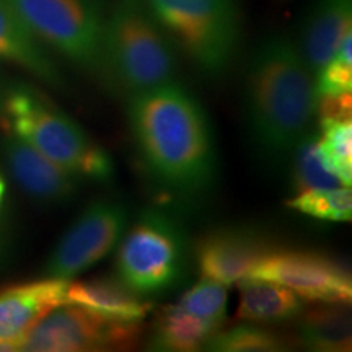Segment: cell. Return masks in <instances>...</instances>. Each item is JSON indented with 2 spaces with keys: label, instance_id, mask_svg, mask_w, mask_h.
Returning a JSON list of instances; mask_svg holds the SVG:
<instances>
[{
  "label": "cell",
  "instance_id": "obj_20",
  "mask_svg": "<svg viewBox=\"0 0 352 352\" xmlns=\"http://www.w3.org/2000/svg\"><path fill=\"white\" fill-rule=\"evenodd\" d=\"M290 157H292V186L296 192L307 189L344 186L324 162L318 144V134H314L311 131L308 132L294 148Z\"/></svg>",
  "mask_w": 352,
  "mask_h": 352
},
{
  "label": "cell",
  "instance_id": "obj_15",
  "mask_svg": "<svg viewBox=\"0 0 352 352\" xmlns=\"http://www.w3.org/2000/svg\"><path fill=\"white\" fill-rule=\"evenodd\" d=\"M65 303L83 307L107 320L135 324L144 321L152 308L147 298L111 276L69 284Z\"/></svg>",
  "mask_w": 352,
  "mask_h": 352
},
{
  "label": "cell",
  "instance_id": "obj_18",
  "mask_svg": "<svg viewBox=\"0 0 352 352\" xmlns=\"http://www.w3.org/2000/svg\"><path fill=\"white\" fill-rule=\"evenodd\" d=\"M217 331L208 321L196 318L178 303H173L162 308L157 315L148 347L165 352L199 351Z\"/></svg>",
  "mask_w": 352,
  "mask_h": 352
},
{
  "label": "cell",
  "instance_id": "obj_26",
  "mask_svg": "<svg viewBox=\"0 0 352 352\" xmlns=\"http://www.w3.org/2000/svg\"><path fill=\"white\" fill-rule=\"evenodd\" d=\"M352 100L349 94L328 95L316 98L315 113L318 114L320 120H338V121H351Z\"/></svg>",
  "mask_w": 352,
  "mask_h": 352
},
{
  "label": "cell",
  "instance_id": "obj_4",
  "mask_svg": "<svg viewBox=\"0 0 352 352\" xmlns=\"http://www.w3.org/2000/svg\"><path fill=\"white\" fill-rule=\"evenodd\" d=\"M0 126L78 179L107 183L113 178V160L108 153L32 85L8 87Z\"/></svg>",
  "mask_w": 352,
  "mask_h": 352
},
{
  "label": "cell",
  "instance_id": "obj_27",
  "mask_svg": "<svg viewBox=\"0 0 352 352\" xmlns=\"http://www.w3.org/2000/svg\"><path fill=\"white\" fill-rule=\"evenodd\" d=\"M8 87H10V83L7 82V78H6V76H3V72H2V69H0V114H2L3 103H6Z\"/></svg>",
  "mask_w": 352,
  "mask_h": 352
},
{
  "label": "cell",
  "instance_id": "obj_23",
  "mask_svg": "<svg viewBox=\"0 0 352 352\" xmlns=\"http://www.w3.org/2000/svg\"><path fill=\"white\" fill-rule=\"evenodd\" d=\"M285 341L276 331L240 324L228 331H217L206 342V349L217 352H272L283 351Z\"/></svg>",
  "mask_w": 352,
  "mask_h": 352
},
{
  "label": "cell",
  "instance_id": "obj_6",
  "mask_svg": "<svg viewBox=\"0 0 352 352\" xmlns=\"http://www.w3.org/2000/svg\"><path fill=\"white\" fill-rule=\"evenodd\" d=\"M176 50L202 72L220 76L235 57L240 36L235 0H142Z\"/></svg>",
  "mask_w": 352,
  "mask_h": 352
},
{
  "label": "cell",
  "instance_id": "obj_5",
  "mask_svg": "<svg viewBox=\"0 0 352 352\" xmlns=\"http://www.w3.org/2000/svg\"><path fill=\"white\" fill-rule=\"evenodd\" d=\"M189 272V243L178 219L148 209L124 232L116 253V274L142 297L179 287Z\"/></svg>",
  "mask_w": 352,
  "mask_h": 352
},
{
  "label": "cell",
  "instance_id": "obj_8",
  "mask_svg": "<svg viewBox=\"0 0 352 352\" xmlns=\"http://www.w3.org/2000/svg\"><path fill=\"white\" fill-rule=\"evenodd\" d=\"M139 324L120 323L74 305L60 303L25 334L20 351L80 352L122 349L134 344Z\"/></svg>",
  "mask_w": 352,
  "mask_h": 352
},
{
  "label": "cell",
  "instance_id": "obj_25",
  "mask_svg": "<svg viewBox=\"0 0 352 352\" xmlns=\"http://www.w3.org/2000/svg\"><path fill=\"white\" fill-rule=\"evenodd\" d=\"M314 87L316 98L352 90V32L346 34L334 56L315 74Z\"/></svg>",
  "mask_w": 352,
  "mask_h": 352
},
{
  "label": "cell",
  "instance_id": "obj_21",
  "mask_svg": "<svg viewBox=\"0 0 352 352\" xmlns=\"http://www.w3.org/2000/svg\"><path fill=\"white\" fill-rule=\"evenodd\" d=\"M287 206L296 212L328 222H349L352 219V192L347 186L307 189L289 199Z\"/></svg>",
  "mask_w": 352,
  "mask_h": 352
},
{
  "label": "cell",
  "instance_id": "obj_19",
  "mask_svg": "<svg viewBox=\"0 0 352 352\" xmlns=\"http://www.w3.org/2000/svg\"><path fill=\"white\" fill-rule=\"evenodd\" d=\"M349 303H327L300 311L298 336L314 351H346L351 347Z\"/></svg>",
  "mask_w": 352,
  "mask_h": 352
},
{
  "label": "cell",
  "instance_id": "obj_12",
  "mask_svg": "<svg viewBox=\"0 0 352 352\" xmlns=\"http://www.w3.org/2000/svg\"><path fill=\"white\" fill-rule=\"evenodd\" d=\"M0 151L13 179L34 201L59 204L77 192L80 179L76 175L10 132H3Z\"/></svg>",
  "mask_w": 352,
  "mask_h": 352
},
{
  "label": "cell",
  "instance_id": "obj_13",
  "mask_svg": "<svg viewBox=\"0 0 352 352\" xmlns=\"http://www.w3.org/2000/svg\"><path fill=\"white\" fill-rule=\"evenodd\" d=\"M69 283L47 277L43 280L12 285L0 292V341H23L52 308L65 303Z\"/></svg>",
  "mask_w": 352,
  "mask_h": 352
},
{
  "label": "cell",
  "instance_id": "obj_9",
  "mask_svg": "<svg viewBox=\"0 0 352 352\" xmlns=\"http://www.w3.org/2000/svg\"><path fill=\"white\" fill-rule=\"evenodd\" d=\"M127 227V210L121 202H91L59 240L47 259V277L69 280L101 261L120 243Z\"/></svg>",
  "mask_w": 352,
  "mask_h": 352
},
{
  "label": "cell",
  "instance_id": "obj_16",
  "mask_svg": "<svg viewBox=\"0 0 352 352\" xmlns=\"http://www.w3.org/2000/svg\"><path fill=\"white\" fill-rule=\"evenodd\" d=\"M0 60L19 65L51 87L64 85L51 51L33 36L7 0H0Z\"/></svg>",
  "mask_w": 352,
  "mask_h": 352
},
{
  "label": "cell",
  "instance_id": "obj_11",
  "mask_svg": "<svg viewBox=\"0 0 352 352\" xmlns=\"http://www.w3.org/2000/svg\"><path fill=\"white\" fill-rule=\"evenodd\" d=\"M271 250L266 236L254 228L223 227L199 241L196 261L202 277L228 287L243 280Z\"/></svg>",
  "mask_w": 352,
  "mask_h": 352
},
{
  "label": "cell",
  "instance_id": "obj_17",
  "mask_svg": "<svg viewBox=\"0 0 352 352\" xmlns=\"http://www.w3.org/2000/svg\"><path fill=\"white\" fill-rule=\"evenodd\" d=\"M240 303L236 318L253 323H279L297 318L303 310L296 292L270 280L243 279L239 283Z\"/></svg>",
  "mask_w": 352,
  "mask_h": 352
},
{
  "label": "cell",
  "instance_id": "obj_14",
  "mask_svg": "<svg viewBox=\"0 0 352 352\" xmlns=\"http://www.w3.org/2000/svg\"><path fill=\"white\" fill-rule=\"evenodd\" d=\"M352 32V0H316L302 25L298 51L315 74L338 51Z\"/></svg>",
  "mask_w": 352,
  "mask_h": 352
},
{
  "label": "cell",
  "instance_id": "obj_3",
  "mask_svg": "<svg viewBox=\"0 0 352 352\" xmlns=\"http://www.w3.org/2000/svg\"><path fill=\"white\" fill-rule=\"evenodd\" d=\"M98 76L126 98L175 82V46L142 0H116L107 13Z\"/></svg>",
  "mask_w": 352,
  "mask_h": 352
},
{
  "label": "cell",
  "instance_id": "obj_10",
  "mask_svg": "<svg viewBox=\"0 0 352 352\" xmlns=\"http://www.w3.org/2000/svg\"><path fill=\"white\" fill-rule=\"evenodd\" d=\"M245 279L284 285L308 302L349 303L352 283L344 266L327 254L302 250H271Z\"/></svg>",
  "mask_w": 352,
  "mask_h": 352
},
{
  "label": "cell",
  "instance_id": "obj_1",
  "mask_svg": "<svg viewBox=\"0 0 352 352\" xmlns=\"http://www.w3.org/2000/svg\"><path fill=\"white\" fill-rule=\"evenodd\" d=\"M135 151L155 182L183 196L209 191L217 175L212 127L201 103L176 82L127 96Z\"/></svg>",
  "mask_w": 352,
  "mask_h": 352
},
{
  "label": "cell",
  "instance_id": "obj_7",
  "mask_svg": "<svg viewBox=\"0 0 352 352\" xmlns=\"http://www.w3.org/2000/svg\"><path fill=\"white\" fill-rule=\"evenodd\" d=\"M43 46L98 74L104 12L100 0H7Z\"/></svg>",
  "mask_w": 352,
  "mask_h": 352
},
{
  "label": "cell",
  "instance_id": "obj_2",
  "mask_svg": "<svg viewBox=\"0 0 352 352\" xmlns=\"http://www.w3.org/2000/svg\"><path fill=\"white\" fill-rule=\"evenodd\" d=\"M314 74L292 41L271 36L250 60L245 114L250 138L266 165H280L310 132L316 113Z\"/></svg>",
  "mask_w": 352,
  "mask_h": 352
},
{
  "label": "cell",
  "instance_id": "obj_28",
  "mask_svg": "<svg viewBox=\"0 0 352 352\" xmlns=\"http://www.w3.org/2000/svg\"><path fill=\"white\" fill-rule=\"evenodd\" d=\"M3 195H6V183H3V179L0 178V204H2Z\"/></svg>",
  "mask_w": 352,
  "mask_h": 352
},
{
  "label": "cell",
  "instance_id": "obj_24",
  "mask_svg": "<svg viewBox=\"0 0 352 352\" xmlns=\"http://www.w3.org/2000/svg\"><path fill=\"white\" fill-rule=\"evenodd\" d=\"M227 285L202 277L176 303L188 314L220 329L227 318Z\"/></svg>",
  "mask_w": 352,
  "mask_h": 352
},
{
  "label": "cell",
  "instance_id": "obj_22",
  "mask_svg": "<svg viewBox=\"0 0 352 352\" xmlns=\"http://www.w3.org/2000/svg\"><path fill=\"white\" fill-rule=\"evenodd\" d=\"M318 144L324 162L344 186L352 182V124L351 121L320 120Z\"/></svg>",
  "mask_w": 352,
  "mask_h": 352
}]
</instances>
